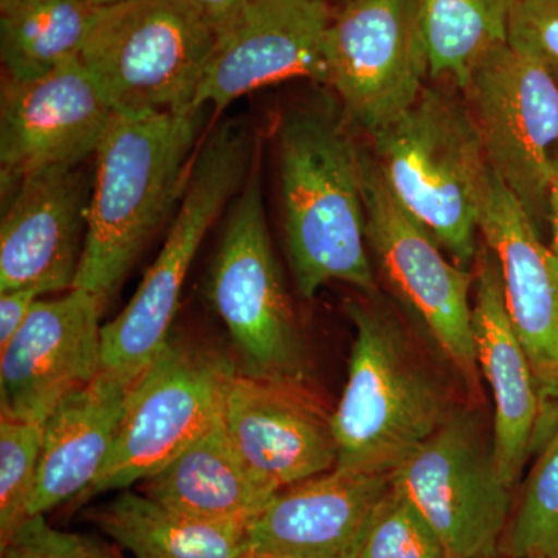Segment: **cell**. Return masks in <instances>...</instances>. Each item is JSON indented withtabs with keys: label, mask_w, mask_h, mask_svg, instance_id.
<instances>
[{
	"label": "cell",
	"mask_w": 558,
	"mask_h": 558,
	"mask_svg": "<svg viewBox=\"0 0 558 558\" xmlns=\"http://www.w3.org/2000/svg\"><path fill=\"white\" fill-rule=\"evenodd\" d=\"M332 94L300 102L279 120L278 163L290 269L304 300L328 282L376 292L368 255V146Z\"/></svg>",
	"instance_id": "6da1fadb"
},
{
	"label": "cell",
	"mask_w": 558,
	"mask_h": 558,
	"mask_svg": "<svg viewBox=\"0 0 558 558\" xmlns=\"http://www.w3.org/2000/svg\"><path fill=\"white\" fill-rule=\"evenodd\" d=\"M207 109L116 113L95 154L86 240L73 289L86 290L108 307L182 197Z\"/></svg>",
	"instance_id": "7a4b0ae2"
},
{
	"label": "cell",
	"mask_w": 558,
	"mask_h": 558,
	"mask_svg": "<svg viewBox=\"0 0 558 558\" xmlns=\"http://www.w3.org/2000/svg\"><path fill=\"white\" fill-rule=\"evenodd\" d=\"M368 145L395 199L453 263L473 270L492 170L462 92L428 83L399 119L369 135Z\"/></svg>",
	"instance_id": "3957f363"
},
{
	"label": "cell",
	"mask_w": 558,
	"mask_h": 558,
	"mask_svg": "<svg viewBox=\"0 0 558 558\" xmlns=\"http://www.w3.org/2000/svg\"><path fill=\"white\" fill-rule=\"evenodd\" d=\"M347 387L330 414L337 469L395 472L446 422L451 405L389 312L352 300Z\"/></svg>",
	"instance_id": "277c9868"
},
{
	"label": "cell",
	"mask_w": 558,
	"mask_h": 558,
	"mask_svg": "<svg viewBox=\"0 0 558 558\" xmlns=\"http://www.w3.org/2000/svg\"><path fill=\"white\" fill-rule=\"evenodd\" d=\"M253 159L242 124H222L205 140L163 247L126 307L102 326V369L134 384L167 344L191 264L220 211L244 186Z\"/></svg>",
	"instance_id": "5b68a950"
},
{
	"label": "cell",
	"mask_w": 558,
	"mask_h": 558,
	"mask_svg": "<svg viewBox=\"0 0 558 558\" xmlns=\"http://www.w3.org/2000/svg\"><path fill=\"white\" fill-rule=\"evenodd\" d=\"M216 38L191 0H120L95 10L80 61L113 112H178L194 106Z\"/></svg>",
	"instance_id": "8992f818"
},
{
	"label": "cell",
	"mask_w": 558,
	"mask_h": 558,
	"mask_svg": "<svg viewBox=\"0 0 558 558\" xmlns=\"http://www.w3.org/2000/svg\"><path fill=\"white\" fill-rule=\"evenodd\" d=\"M236 371L226 355L171 336L132 384L108 461L83 499L126 490L174 461L222 416Z\"/></svg>",
	"instance_id": "52a82bcc"
},
{
	"label": "cell",
	"mask_w": 558,
	"mask_h": 558,
	"mask_svg": "<svg viewBox=\"0 0 558 558\" xmlns=\"http://www.w3.org/2000/svg\"><path fill=\"white\" fill-rule=\"evenodd\" d=\"M392 484L435 527L451 558L498 556L513 488L499 473L494 428L480 410L454 407L395 470Z\"/></svg>",
	"instance_id": "ba28073f"
},
{
	"label": "cell",
	"mask_w": 558,
	"mask_h": 558,
	"mask_svg": "<svg viewBox=\"0 0 558 558\" xmlns=\"http://www.w3.org/2000/svg\"><path fill=\"white\" fill-rule=\"evenodd\" d=\"M259 157L234 201L209 275L208 296L245 373L301 384L303 347L271 247Z\"/></svg>",
	"instance_id": "9c48e42d"
},
{
	"label": "cell",
	"mask_w": 558,
	"mask_h": 558,
	"mask_svg": "<svg viewBox=\"0 0 558 558\" xmlns=\"http://www.w3.org/2000/svg\"><path fill=\"white\" fill-rule=\"evenodd\" d=\"M488 167L543 233L558 150V84L510 44L476 65L461 90Z\"/></svg>",
	"instance_id": "30bf717a"
},
{
	"label": "cell",
	"mask_w": 558,
	"mask_h": 558,
	"mask_svg": "<svg viewBox=\"0 0 558 558\" xmlns=\"http://www.w3.org/2000/svg\"><path fill=\"white\" fill-rule=\"evenodd\" d=\"M323 57L325 87L366 137L399 119L429 83L416 0H343Z\"/></svg>",
	"instance_id": "8fae6325"
},
{
	"label": "cell",
	"mask_w": 558,
	"mask_h": 558,
	"mask_svg": "<svg viewBox=\"0 0 558 558\" xmlns=\"http://www.w3.org/2000/svg\"><path fill=\"white\" fill-rule=\"evenodd\" d=\"M365 204L368 245L381 274L476 398L481 371L473 340L475 274L447 258L432 233L389 193L369 145Z\"/></svg>",
	"instance_id": "7c38bea8"
},
{
	"label": "cell",
	"mask_w": 558,
	"mask_h": 558,
	"mask_svg": "<svg viewBox=\"0 0 558 558\" xmlns=\"http://www.w3.org/2000/svg\"><path fill=\"white\" fill-rule=\"evenodd\" d=\"M116 112L75 60L38 80H3L0 95L2 189L50 168L78 167L97 154Z\"/></svg>",
	"instance_id": "4fadbf2b"
},
{
	"label": "cell",
	"mask_w": 558,
	"mask_h": 558,
	"mask_svg": "<svg viewBox=\"0 0 558 558\" xmlns=\"http://www.w3.org/2000/svg\"><path fill=\"white\" fill-rule=\"evenodd\" d=\"M328 0H247L218 32L194 106L223 110L260 87L289 80L325 86Z\"/></svg>",
	"instance_id": "5bb4252c"
},
{
	"label": "cell",
	"mask_w": 558,
	"mask_h": 558,
	"mask_svg": "<svg viewBox=\"0 0 558 558\" xmlns=\"http://www.w3.org/2000/svg\"><path fill=\"white\" fill-rule=\"evenodd\" d=\"M105 310L83 289L36 301L16 336L0 351L2 417L44 424L65 396L101 373Z\"/></svg>",
	"instance_id": "9a60e30c"
},
{
	"label": "cell",
	"mask_w": 558,
	"mask_h": 558,
	"mask_svg": "<svg viewBox=\"0 0 558 558\" xmlns=\"http://www.w3.org/2000/svg\"><path fill=\"white\" fill-rule=\"evenodd\" d=\"M222 421L248 472L275 494L337 468L330 414L301 384L233 374Z\"/></svg>",
	"instance_id": "2e32d148"
},
{
	"label": "cell",
	"mask_w": 558,
	"mask_h": 558,
	"mask_svg": "<svg viewBox=\"0 0 558 558\" xmlns=\"http://www.w3.org/2000/svg\"><path fill=\"white\" fill-rule=\"evenodd\" d=\"M480 234L497 258L506 310L537 380L539 436L545 418H554L558 407V256L494 172Z\"/></svg>",
	"instance_id": "e0dca14e"
},
{
	"label": "cell",
	"mask_w": 558,
	"mask_h": 558,
	"mask_svg": "<svg viewBox=\"0 0 558 558\" xmlns=\"http://www.w3.org/2000/svg\"><path fill=\"white\" fill-rule=\"evenodd\" d=\"M13 190L0 223V292H68L86 240L92 194L86 172L81 165L50 168L20 180Z\"/></svg>",
	"instance_id": "ac0fdd59"
},
{
	"label": "cell",
	"mask_w": 558,
	"mask_h": 558,
	"mask_svg": "<svg viewBox=\"0 0 558 558\" xmlns=\"http://www.w3.org/2000/svg\"><path fill=\"white\" fill-rule=\"evenodd\" d=\"M392 473L336 468L278 492L250 524V548L281 558H359Z\"/></svg>",
	"instance_id": "d6986e66"
},
{
	"label": "cell",
	"mask_w": 558,
	"mask_h": 558,
	"mask_svg": "<svg viewBox=\"0 0 558 558\" xmlns=\"http://www.w3.org/2000/svg\"><path fill=\"white\" fill-rule=\"evenodd\" d=\"M473 274L476 360L494 396L492 428L499 473L513 488L537 444L542 400L531 360L506 310L497 258L484 242Z\"/></svg>",
	"instance_id": "ffe728a7"
},
{
	"label": "cell",
	"mask_w": 558,
	"mask_h": 558,
	"mask_svg": "<svg viewBox=\"0 0 558 558\" xmlns=\"http://www.w3.org/2000/svg\"><path fill=\"white\" fill-rule=\"evenodd\" d=\"M131 387V381L102 369L47 416L28 519L83 498L97 481L116 442Z\"/></svg>",
	"instance_id": "44dd1931"
},
{
	"label": "cell",
	"mask_w": 558,
	"mask_h": 558,
	"mask_svg": "<svg viewBox=\"0 0 558 558\" xmlns=\"http://www.w3.org/2000/svg\"><path fill=\"white\" fill-rule=\"evenodd\" d=\"M140 492L185 515L240 523L258 519L277 495L238 457L222 416L174 461L143 481Z\"/></svg>",
	"instance_id": "7402d4cb"
},
{
	"label": "cell",
	"mask_w": 558,
	"mask_h": 558,
	"mask_svg": "<svg viewBox=\"0 0 558 558\" xmlns=\"http://www.w3.org/2000/svg\"><path fill=\"white\" fill-rule=\"evenodd\" d=\"M90 519L132 558H240L250 549L252 523L196 519L130 488Z\"/></svg>",
	"instance_id": "603a6c76"
},
{
	"label": "cell",
	"mask_w": 558,
	"mask_h": 558,
	"mask_svg": "<svg viewBox=\"0 0 558 558\" xmlns=\"http://www.w3.org/2000/svg\"><path fill=\"white\" fill-rule=\"evenodd\" d=\"M95 10L86 0H0L3 80H38L80 60Z\"/></svg>",
	"instance_id": "cb8c5ba5"
},
{
	"label": "cell",
	"mask_w": 558,
	"mask_h": 558,
	"mask_svg": "<svg viewBox=\"0 0 558 558\" xmlns=\"http://www.w3.org/2000/svg\"><path fill=\"white\" fill-rule=\"evenodd\" d=\"M513 0H416L429 81L464 89L488 53L509 43Z\"/></svg>",
	"instance_id": "d4e9b609"
},
{
	"label": "cell",
	"mask_w": 558,
	"mask_h": 558,
	"mask_svg": "<svg viewBox=\"0 0 558 558\" xmlns=\"http://www.w3.org/2000/svg\"><path fill=\"white\" fill-rule=\"evenodd\" d=\"M499 556L558 558V429L532 469Z\"/></svg>",
	"instance_id": "484cf974"
},
{
	"label": "cell",
	"mask_w": 558,
	"mask_h": 558,
	"mask_svg": "<svg viewBox=\"0 0 558 558\" xmlns=\"http://www.w3.org/2000/svg\"><path fill=\"white\" fill-rule=\"evenodd\" d=\"M43 424L0 418V545L28 519L38 476Z\"/></svg>",
	"instance_id": "4316f807"
},
{
	"label": "cell",
	"mask_w": 558,
	"mask_h": 558,
	"mask_svg": "<svg viewBox=\"0 0 558 558\" xmlns=\"http://www.w3.org/2000/svg\"><path fill=\"white\" fill-rule=\"evenodd\" d=\"M359 558H451L435 527L392 484Z\"/></svg>",
	"instance_id": "83f0119b"
},
{
	"label": "cell",
	"mask_w": 558,
	"mask_h": 558,
	"mask_svg": "<svg viewBox=\"0 0 558 558\" xmlns=\"http://www.w3.org/2000/svg\"><path fill=\"white\" fill-rule=\"evenodd\" d=\"M2 558H123L109 543L51 526L46 515L22 523L2 546Z\"/></svg>",
	"instance_id": "f1b7e54d"
},
{
	"label": "cell",
	"mask_w": 558,
	"mask_h": 558,
	"mask_svg": "<svg viewBox=\"0 0 558 558\" xmlns=\"http://www.w3.org/2000/svg\"><path fill=\"white\" fill-rule=\"evenodd\" d=\"M509 44L539 62L558 84V0H513Z\"/></svg>",
	"instance_id": "f546056e"
},
{
	"label": "cell",
	"mask_w": 558,
	"mask_h": 558,
	"mask_svg": "<svg viewBox=\"0 0 558 558\" xmlns=\"http://www.w3.org/2000/svg\"><path fill=\"white\" fill-rule=\"evenodd\" d=\"M40 296L39 290L31 288L0 292V351L16 336Z\"/></svg>",
	"instance_id": "4dcf8cb0"
},
{
	"label": "cell",
	"mask_w": 558,
	"mask_h": 558,
	"mask_svg": "<svg viewBox=\"0 0 558 558\" xmlns=\"http://www.w3.org/2000/svg\"><path fill=\"white\" fill-rule=\"evenodd\" d=\"M245 2L247 0H191L202 16L215 28L216 35L240 13Z\"/></svg>",
	"instance_id": "1f68e13d"
},
{
	"label": "cell",
	"mask_w": 558,
	"mask_h": 558,
	"mask_svg": "<svg viewBox=\"0 0 558 558\" xmlns=\"http://www.w3.org/2000/svg\"><path fill=\"white\" fill-rule=\"evenodd\" d=\"M548 229L550 231V248L558 256V150L554 163L553 182H550L548 199Z\"/></svg>",
	"instance_id": "d6a6232c"
},
{
	"label": "cell",
	"mask_w": 558,
	"mask_h": 558,
	"mask_svg": "<svg viewBox=\"0 0 558 558\" xmlns=\"http://www.w3.org/2000/svg\"><path fill=\"white\" fill-rule=\"evenodd\" d=\"M240 558H281V557L274 556V554L266 553V550L250 548L247 550V553H245L244 556H241Z\"/></svg>",
	"instance_id": "836d02e7"
},
{
	"label": "cell",
	"mask_w": 558,
	"mask_h": 558,
	"mask_svg": "<svg viewBox=\"0 0 558 558\" xmlns=\"http://www.w3.org/2000/svg\"><path fill=\"white\" fill-rule=\"evenodd\" d=\"M86 2L94 7H106L110 5V3L120 2V0H86Z\"/></svg>",
	"instance_id": "e575fe53"
},
{
	"label": "cell",
	"mask_w": 558,
	"mask_h": 558,
	"mask_svg": "<svg viewBox=\"0 0 558 558\" xmlns=\"http://www.w3.org/2000/svg\"><path fill=\"white\" fill-rule=\"evenodd\" d=\"M487 558H508V557H505V556H499V554H498V556H494V557H487Z\"/></svg>",
	"instance_id": "d590c367"
},
{
	"label": "cell",
	"mask_w": 558,
	"mask_h": 558,
	"mask_svg": "<svg viewBox=\"0 0 558 558\" xmlns=\"http://www.w3.org/2000/svg\"><path fill=\"white\" fill-rule=\"evenodd\" d=\"M527 558H545V557H539V556H531V557H527Z\"/></svg>",
	"instance_id": "8d00e7d4"
},
{
	"label": "cell",
	"mask_w": 558,
	"mask_h": 558,
	"mask_svg": "<svg viewBox=\"0 0 558 558\" xmlns=\"http://www.w3.org/2000/svg\"><path fill=\"white\" fill-rule=\"evenodd\" d=\"M328 2L330 3V0H328ZM341 2H343V0H341Z\"/></svg>",
	"instance_id": "74e56055"
}]
</instances>
